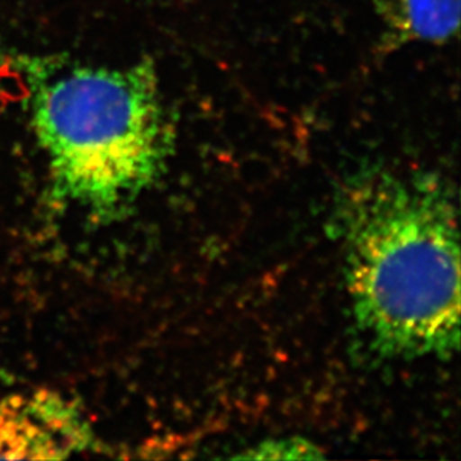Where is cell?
I'll list each match as a JSON object with an SVG mask.
<instances>
[{"label": "cell", "mask_w": 461, "mask_h": 461, "mask_svg": "<svg viewBox=\"0 0 461 461\" xmlns=\"http://www.w3.org/2000/svg\"><path fill=\"white\" fill-rule=\"evenodd\" d=\"M354 324L387 360L449 358L460 347V236L436 175L369 169L336 209Z\"/></svg>", "instance_id": "cell-1"}, {"label": "cell", "mask_w": 461, "mask_h": 461, "mask_svg": "<svg viewBox=\"0 0 461 461\" xmlns=\"http://www.w3.org/2000/svg\"><path fill=\"white\" fill-rule=\"evenodd\" d=\"M324 454L317 445L302 438H283V439L265 440L249 448L247 453L236 458H258V460H303V458H321Z\"/></svg>", "instance_id": "cell-5"}, {"label": "cell", "mask_w": 461, "mask_h": 461, "mask_svg": "<svg viewBox=\"0 0 461 461\" xmlns=\"http://www.w3.org/2000/svg\"><path fill=\"white\" fill-rule=\"evenodd\" d=\"M381 14L393 40L440 44L457 35L460 0H381Z\"/></svg>", "instance_id": "cell-4"}, {"label": "cell", "mask_w": 461, "mask_h": 461, "mask_svg": "<svg viewBox=\"0 0 461 461\" xmlns=\"http://www.w3.org/2000/svg\"><path fill=\"white\" fill-rule=\"evenodd\" d=\"M31 106L57 192L97 217L122 212L163 175L172 127L153 60L49 69Z\"/></svg>", "instance_id": "cell-2"}, {"label": "cell", "mask_w": 461, "mask_h": 461, "mask_svg": "<svg viewBox=\"0 0 461 461\" xmlns=\"http://www.w3.org/2000/svg\"><path fill=\"white\" fill-rule=\"evenodd\" d=\"M92 447V431L70 402L51 392L0 396V458L59 460Z\"/></svg>", "instance_id": "cell-3"}]
</instances>
